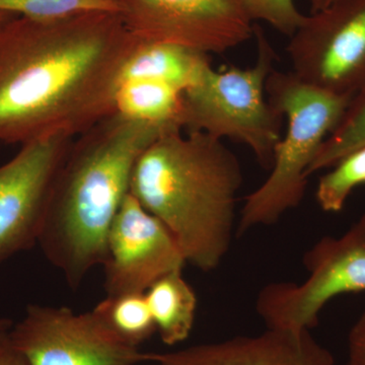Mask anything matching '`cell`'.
<instances>
[{"label": "cell", "instance_id": "obj_7", "mask_svg": "<svg viewBox=\"0 0 365 365\" xmlns=\"http://www.w3.org/2000/svg\"><path fill=\"white\" fill-rule=\"evenodd\" d=\"M287 52L300 81L352 98L365 86V0H338L306 16Z\"/></svg>", "mask_w": 365, "mask_h": 365}, {"label": "cell", "instance_id": "obj_10", "mask_svg": "<svg viewBox=\"0 0 365 365\" xmlns=\"http://www.w3.org/2000/svg\"><path fill=\"white\" fill-rule=\"evenodd\" d=\"M73 139L24 144L0 165V265L38 244L55 175Z\"/></svg>", "mask_w": 365, "mask_h": 365}, {"label": "cell", "instance_id": "obj_11", "mask_svg": "<svg viewBox=\"0 0 365 365\" xmlns=\"http://www.w3.org/2000/svg\"><path fill=\"white\" fill-rule=\"evenodd\" d=\"M185 263L174 235L129 192L108 232L102 264L106 295L143 294Z\"/></svg>", "mask_w": 365, "mask_h": 365}, {"label": "cell", "instance_id": "obj_15", "mask_svg": "<svg viewBox=\"0 0 365 365\" xmlns=\"http://www.w3.org/2000/svg\"><path fill=\"white\" fill-rule=\"evenodd\" d=\"M116 111L130 119L174 125L182 130V91L153 79L122 81L117 91Z\"/></svg>", "mask_w": 365, "mask_h": 365}, {"label": "cell", "instance_id": "obj_17", "mask_svg": "<svg viewBox=\"0 0 365 365\" xmlns=\"http://www.w3.org/2000/svg\"><path fill=\"white\" fill-rule=\"evenodd\" d=\"M362 146H365V86L353 96L339 123L327 137L307 170V177L330 169L346 155Z\"/></svg>", "mask_w": 365, "mask_h": 365}, {"label": "cell", "instance_id": "obj_22", "mask_svg": "<svg viewBox=\"0 0 365 365\" xmlns=\"http://www.w3.org/2000/svg\"><path fill=\"white\" fill-rule=\"evenodd\" d=\"M9 331L0 333V365H26L9 339Z\"/></svg>", "mask_w": 365, "mask_h": 365}, {"label": "cell", "instance_id": "obj_13", "mask_svg": "<svg viewBox=\"0 0 365 365\" xmlns=\"http://www.w3.org/2000/svg\"><path fill=\"white\" fill-rule=\"evenodd\" d=\"M209 55L165 43L141 42L125 62L122 81L153 79L185 91L198 83L211 66Z\"/></svg>", "mask_w": 365, "mask_h": 365}, {"label": "cell", "instance_id": "obj_21", "mask_svg": "<svg viewBox=\"0 0 365 365\" xmlns=\"http://www.w3.org/2000/svg\"><path fill=\"white\" fill-rule=\"evenodd\" d=\"M346 365H365V311L360 314L348 335Z\"/></svg>", "mask_w": 365, "mask_h": 365}, {"label": "cell", "instance_id": "obj_24", "mask_svg": "<svg viewBox=\"0 0 365 365\" xmlns=\"http://www.w3.org/2000/svg\"><path fill=\"white\" fill-rule=\"evenodd\" d=\"M11 326H13V324H11L9 319L0 317V333L7 332V331L11 330Z\"/></svg>", "mask_w": 365, "mask_h": 365}, {"label": "cell", "instance_id": "obj_14", "mask_svg": "<svg viewBox=\"0 0 365 365\" xmlns=\"http://www.w3.org/2000/svg\"><path fill=\"white\" fill-rule=\"evenodd\" d=\"M157 332L165 345L174 346L188 339L195 323L197 297L182 277L174 271L155 281L145 292Z\"/></svg>", "mask_w": 365, "mask_h": 365}, {"label": "cell", "instance_id": "obj_1", "mask_svg": "<svg viewBox=\"0 0 365 365\" xmlns=\"http://www.w3.org/2000/svg\"><path fill=\"white\" fill-rule=\"evenodd\" d=\"M140 41L120 14L0 26V143L76 138L116 111L125 62Z\"/></svg>", "mask_w": 365, "mask_h": 365}, {"label": "cell", "instance_id": "obj_8", "mask_svg": "<svg viewBox=\"0 0 365 365\" xmlns=\"http://www.w3.org/2000/svg\"><path fill=\"white\" fill-rule=\"evenodd\" d=\"M9 339L26 365H136L150 353L120 340L93 311L31 304L9 330Z\"/></svg>", "mask_w": 365, "mask_h": 365}, {"label": "cell", "instance_id": "obj_12", "mask_svg": "<svg viewBox=\"0 0 365 365\" xmlns=\"http://www.w3.org/2000/svg\"><path fill=\"white\" fill-rule=\"evenodd\" d=\"M150 361L163 365H335L332 353L314 339L311 331L272 328L258 335L150 353Z\"/></svg>", "mask_w": 365, "mask_h": 365}, {"label": "cell", "instance_id": "obj_16", "mask_svg": "<svg viewBox=\"0 0 365 365\" xmlns=\"http://www.w3.org/2000/svg\"><path fill=\"white\" fill-rule=\"evenodd\" d=\"M93 312L114 335L133 347L139 348L157 332L145 292L106 295Z\"/></svg>", "mask_w": 365, "mask_h": 365}, {"label": "cell", "instance_id": "obj_2", "mask_svg": "<svg viewBox=\"0 0 365 365\" xmlns=\"http://www.w3.org/2000/svg\"><path fill=\"white\" fill-rule=\"evenodd\" d=\"M173 131L182 130L115 111L72 141L55 175L38 239L71 288L104 262L108 232L128 195L137 160Z\"/></svg>", "mask_w": 365, "mask_h": 365}, {"label": "cell", "instance_id": "obj_5", "mask_svg": "<svg viewBox=\"0 0 365 365\" xmlns=\"http://www.w3.org/2000/svg\"><path fill=\"white\" fill-rule=\"evenodd\" d=\"M257 58L249 68L209 66L182 93V130L203 132L245 144L264 169H271L283 116L268 102L266 83L277 59L263 29L254 24Z\"/></svg>", "mask_w": 365, "mask_h": 365}, {"label": "cell", "instance_id": "obj_19", "mask_svg": "<svg viewBox=\"0 0 365 365\" xmlns=\"http://www.w3.org/2000/svg\"><path fill=\"white\" fill-rule=\"evenodd\" d=\"M0 11L35 21H54L88 14H120V0H0Z\"/></svg>", "mask_w": 365, "mask_h": 365}, {"label": "cell", "instance_id": "obj_25", "mask_svg": "<svg viewBox=\"0 0 365 365\" xmlns=\"http://www.w3.org/2000/svg\"><path fill=\"white\" fill-rule=\"evenodd\" d=\"M16 16H14L11 14L4 13V11H0V26L4 25L6 21H11V19L16 18Z\"/></svg>", "mask_w": 365, "mask_h": 365}, {"label": "cell", "instance_id": "obj_9", "mask_svg": "<svg viewBox=\"0 0 365 365\" xmlns=\"http://www.w3.org/2000/svg\"><path fill=\"white\" fill-rule=\"evenodd\" d=\"M127 30L141 42L222 54L253 38L242 0H120Z\"/></svg>", "mask_w": 365, "mask_h": 365}, {"label": "cell", "instance_id": "obj_26", "mask_svg": "<svg viewBox=\"0 0 365 365\" xmlns=\"http://www.w3.org/2000/svg\"><path fill=\"white\" fill-rule=\"evenodd\" d=\"M136 365H163V364H158V362L150 361V362H145V364H136Z\"/></svg>", "mask_w": 365, "mask_h": 365}, {"label": "cell", "instance_id": "obj_20", "mask_svg": "<svg viewBox=\"0 0 365 365\" xmlns=\"http://www.w3.org/2000/svg\"><path fill=\"white\" fill-rule=\"evenodd\" d=\"M245 11L253 21H264L282 35L292 37L306 16L294 0H242Z\"/></svg>", "mask_w": 365, "mask_h": 365}, {"label": "cell", "instance_id": "obj_4", "mask_svg": "<svg viewBox=\"0 0 365 365\" xmlns=\"http://www.w3.org/2000/svg\"><path fill=\"white\" fill-rule=\"evenodd\" d=\"M266 96L274 109L287 117V129L275 146L267 179L245 198L237 235L274 225L302 203L307 170L351 100L304 83L292 71L275 69L266 83Z\"/></svg>", "mask_w": 365, "mask_h": 365}, {"label": "cell", "instance_id": "obj_6", "mask_svg": "<svg viewBox=\"0 0 365 365\" xmlns=\"http://www.w3.org/2000/svg\"><path fill=\"white\" fill-rule=\"evenodd\" d=\"M307 277L262 288L256 309L267 328L309 330L334 297L365 292V212L344 235L319 240L304 258Z\"/></svg>", "mask_w": 365, "mask_h": 365}, {"label": "cell", "instance_id": "obj_23", "mask_svg": "<svg viewBox=\"0 0 365 365\" xmlns=\"http://www.w3.org/2000/svg\"><path fill=\"white\" fill-rule=\"evenodd\" d=\"M336 1H338V0H307L309 7H311V14L322 11V9H326V7L331 6Z\"/></svg>", "mask_w": 365, "mask_h": 365}, {"label": "cell", "instance_id": "obj_18", "mask_svg": "<svg viewBox=\"0 0 365 365\" xmlns=\"http://www.w3.org/2000/svg\"><path fill=\"white\" fill-rule=\"evenodd\" d=\"M330 169L319 179L316 199L325 212L337 213L352 192L365 185V146L348 153Z\"/></svg>", "mask_w": 365, "mask_h": 365}, {"label": "cell", "instance_id": "obj_3", "mask_svg": "<svg viewBox=\"0 0 365 365\" xmlns=\"http://www.w3.org/2000/svg\"><path fill=\"white\" fill-rule=\"evenodd\" d=\"M242 181L239 158L222 139L173 131L141 153L129 192L174 235L186 263L209 272L230 251Z\"/></svg>", "mask_w": 365, "mask_h": 365}]
</instances>
